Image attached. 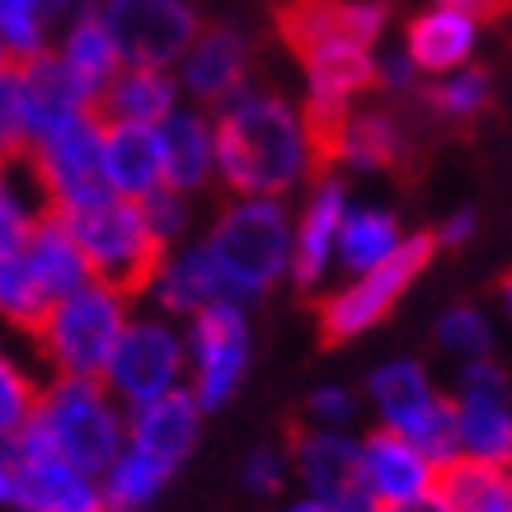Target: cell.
<instances>
[{"label": "cell", "instance_id": "6da1fadb", "mask_svg": "<svg viewBox=\"0 0 512 512\" xmlns=\"http://www.w3.org/2000/svg\"><path fill=\"white\" fill-rule=\"evenodd\" d=\"M212 165L240 198H278L315 170L306 123L278 94H231L212 127Z\"/></svg>", "mask_w": 512, "mask_h": 512}, {"label": "cell", "instance_id": "7a4b0ae2", "mask_svg": "<svg viewBox=\"0 0 512 512\" xmlns=\"http://www.w3.org/2000/svg\"><path fill=\"white\" fill-rule=\"evenodd\" d=\"M57 217L66 221V231L76 235L94 282L123 292L127 301L151 292V282H156L160 264H165V240L151 231L141 202L118 198V193H99V198H85L76 207H62Z\"/></svg>", "mask_w": 512, "mask_h": 512}, {"label": "cell", "instance_id": "3957f363", "mask_svg": "<svg viewBox=\"0 0 512 512\" xmlns=\"http://www.w3.org/2000/svg\"><path fill=\"white\" fill-rule=\"evenodd\" d=\"M29 423L52 447V456H62L66 466L85 475H104V466L127 442V423L109 386L90 376H57L52 390H38V409L29 414Z\"/></svg>", "mask_w": 512, "mask_h": 512}, {"label": "cell", "instance_id": "277c9868", "mask_svg": "<svg viewBox=\"0 0 512 512\" xmlns=\"http://www.w3.org/2000/svg\"><path fill=\"white\" fill-rule=\"evenodd\" d=\"M123 329H127V296L104 287V282H85V287L57 296L47 306L43 325L33 329V339H38L47 362L57 367V376H90V381H99Z\"/></svg>", "mask_w": 512, "mask_h": 512}, {"label": "cell", "instance_id": "5b68a950", "mask_svg": "<svg viewBox=\"0 0 512 512\" xmlns=\"http://www.w3.org/2000/svg\"><path fill=\"white\" fill-rule=\"evenodd\" d=\"M207 254L249 301L287 273L292 221L278 207V198H240L217 217L212 235H207Z\"/></svg>", "mask_w": 512, "mask_h": 512}, {"label": "cell", "instance_id": "8992f818", "mask_svg": "<svg viewBox=\"0 0 512 512\" xmlns=\"http://www.w3.org/2000/svg\"><path fill=\"white\" fill-rule=\"evenodd\" d=\"M433 249H437V235H409L376 268L357 273L353 287H343L329 301H320V339L329 348H339V343H353L357 334L381 325L395 311V301L409 292V282L428 268Z\"/></svg>", "mask_w": 512, "mask_h": 512}, {"label": "cell", "instance_id": "52a82bcc", "mask_svg": "<svg viewBox=\"0 0 512 512\" xmlns=\"http://www.w3.org/2000/svg\"><path fill=\"white\" fill-rule=\"evenodd\" d=\"M99 132H104L99 113H85L76 123H66V127H57V132H47V137L24 146L19 160H29L33 179L43 188V202L52 212L109 193L104 165H99Z\"/></svg>", "mask_w": 512, "mask_h": 512}, {"label": "cell", "instance_id": "ba28073f", "mask_svg": "<svg viewBox=\"0 0 512 512\" xmlns=\"http://www.w3.org/2000/svg\"><path fill=\"white\" fill-rule=\"evenodd\" d=\"M99 19L123 52V66H170L198 38L188 0H99Z\"/></svg>", "mask_w": 512, "mask_h": 512}, {"label": "cell", "instance_id": "9c48e42d", "mask_svg": "<svg viewBox=\"0 0 512 512\" xmlns=\"http://www.w3.org/2000/svg\"><path fill=\"white\" fill-rule=\"evenodd\" d=\"M179 372H184V339L170 325H160V320H137V325L127 320L99 381L118 400L141 404L179 386Z\"/></svg>", "mask_w": 512, "mask_h": 512}, {"label": "cell", "instance_id": "30bf717a", "mask_svg": "<svg viewBox=\"0 0 512 512\" xmlns=\"http://www.w3.org/2000/svg\"><path fill=\"white\" fill-rule=\"evenodd\" d=\"M188 353H193V400H198V409H217L221 400H231L249 362L245 311L231 301L193 311Z\"/></svg>", "mask_w": 512, "mask_h": 512}, {"label": "cell", "instance_id": "8fae6325", "mask_svg": "<svg viewBox=\"0 0 512 512\" xmlns=\"http://www.w3.org/2000/svg\"><path fill=\"white\" fill-rule=\"evenodd\" d=\"M273 29L292 57L311 52L325 38H357L372 47L386 29L381 0H273Z\"/></svg>", "mask_w": 512, "mask_h": 512}, {"label": "cell", "instance_id": "7c38bea8", "mask_svg": "<svg viewBox=\"0 0 512 512\" xmlns=\"http://www.w3.org/2000/svg\"><path fill=\"white\" fill-rule=\"evenodd\" d=\"M10 71H15L24 146L47 137V132H57V127H66V123H76L85 113H94V99L80 90V80L62 66V57L33 52V57H19Z\"/></svg>", "mask_w": 512, "mask_h": 512}, {"label": "cell", "instance_id": "4fadbf2b", "mask_svg": "<svg viewBox=\"0 0 512 512\" xmlns=\"http://www.w3.org/2000/svg\"><path fill=\"white\" fill-rule=\"evenodd\" d=\"M198 419L202 409L198 400L188 395V390H165L156 400H141L132 404V419H127V447L141 451V456H151L156 466L174 470L184 466V456L193 451L198 442Z\"/></svg>", "mask_w": 512, "mask_h": 512}, {"label": "cell", "instance_id": "5bb4252c", "mask_svg": "<svg viewBox=\"0 0 512 512\" xmlns=\"http://www.w3.org/2000/svg\"><path fill=\"white\" fill-rule=\"evenodd\" d=\"M19 512H109L94 475L66 466L62 456H15V498Z\"/></svg>", "mask_w": 512, "mask_h": 512}, {"label": "cell", "instance_id": "9a60e30c", "mask_svg": "<svg viewBox=\"0 0 512 512\" xmlns=\"http://www.w3.org/2000/svg\"><path fill=\"white\" fill-rule=\"evenodd\" d=\"M99 165H104V184L118 198H151L156 188H165L160 179V146H156V127L146 123H113L99 118Z\"/></svg>", "mask_w": 512, "mask_h": 512}, {"label": "cell", "instance_id": "2e32d148", "mask_svg": "<svg viewBox=\"0 0 512 512\" xmlns=\"http://www.w3.org/2000/svg\"><path fill=\"white\" fill-rule=\"evenodd\" d=\"M357 461H362V484L372 489L376 503L414 498L437 484V466L409 437L395 433V428H381V433L367 437V442L357 447Z\"/></svg>", "mask_w": 512, "mask_h": 512}, {"label": "cell", "instance_id": "e0dca14e", "mask_svg": "<svg viewBox=\"0 0 512 512\" xmlns=\"http://www.w3.org/2000/svg\"><path fill=\"white\" fill-rule=\"evenodd\" d=\"M414 137L400 113L386 109H348L339 137H334V165H357V170H409Z\"/></svg>", "mask_w": 512, "mask_h": 512}, {"label": "cell", "instance_id": "ac0fdd59", "mask_svg": "<svg viewBox=\"0 0 512 512\" xmlns=\"http://www.w3.org/2000/svg\"><path fill=\"white\" fill-rule=\"evenodd\" d=\"M292 456H296V475L311 489V498L320 503H339L353 489H362V461H357V447L348 437H339L334 428H292Z\"/></svg>", "mask_w": 512, "mask_h": 512}, {"label": "cell", "instance_id": "d6986e66", "mask_svg": "<svg viewBox=\"0 0 512 512\" xmlns=\"http://www.w3.org/2000/svg\"><path fill=\"white\" fill-rule=\"evenodd\" d=\"M24 259H29V273H33V282L43 287L47 301H57V296L94 282L90 264H85V254H80V245H76V235L66 231V221L57 217V212H47V207L29 221Z\"/></svg>", "mask_w": 512, "mask_h": 512}, {"label": "cell", "instance_id": "ffe728a7", "mask_svg": "<svg viewBox=\"0 0 512 512\" xmlns=\"http://www.w3.org/2000/svg\"><path fill=\"white\" fill-rule=\"evenodd\" d=\"M249 71V43L235 29H207L198 33L184 52V85L202 104H226L240 94Z\"/></svg>", "mask_w": 512, "mask_h": 512}, {"label": "cell", "instance_id": "44dd1931", "mask_svg": "<svg viewBox=\"0 0 512 512\" xmlns=\"http://www.w3.org/2000/svg\"><path fill=\"white\" fill-rule=\"evenodd\" d=\"M151 292L160 296V306L165 311H179V315H193L202 311V306H217V301H231V306H240L245 296H240V287H235L226 273H221V264L207 254V245L188 249V254H179V259H165L156 273V282H151Z\"/></svg>", "mask_w": 512, "mask_h": 512}, {"label": "cell", "instance_id": "7402d4cb", "mask_svg": "<svg viewBox=\"0 0 512 512\" xmlns=\"http://www.w3.org/2000/svg\"><path fill=\"white\" fill-rule=\"evenodd\" d=\"M156 146H160V179L170 193H193L207 184L212 174V127L198 113L170 109L156 123Z\"/></svg>", "mask_w": 512, "mask_h": 512}, {"label": "cell", "instance_id": "603a6c76", "mask_svg": "<svg viewBox=\"0 0 512 512\" xmlns=\"http://www.w3.org/2000/svg\"><path fill=\"white\" fill-rule=\"evenodd\" d=\"M343 212H348V207H343V188L334 184V179H320L311 207L301 212V226H296V235H292V259H287V268H292L296 287H315V282L325 278V264H329V254H334V235H339Z\"/></svg>", "mask_w": 512, "mask_h": 512}, {"label": "cell", "instance_id": "cb8c5ba5", "mask_svg": "<svg viewBox=\"0 0 512 512\" xmlns=\"http://www.w3.org/2000/svg\"><path fill=\"white\" fill-rule=\"evenodd\" d=\"M174 80L165 76V66H123L118 76L104 85L94 113L113 118V123H146L156 127L165 113L174 109Z\"/></svg>", "mask_w": 512, "mask_h": 512}, {"label": "cell", "instance_id": "d4e9b609", "mask_svg": "<svg viewBox=\"0 0 512 512\" xmlns=\"http://www.w3.org/2000/svg\"><path fill=\"white\" fill-rule=\"evenodd\" d=\"M475 52V19L461 15V10H447L437 5L428 15H419L409 24V62L414 71H428V76H447Z\"/></svg>", "mask_w": 512, "mask_h": 512}, {"label": "cell", "instance_id": "484cf974", "mask_svg": "<svg viewBox=\"0 0 512 512\" xmlns=\"http://www.w3.org/2000/svg\"><path fill=\"white\" fill-rule=\"evenodd\" d=\"M437 489L451 512H512V466L451 456L447 466H437Z\"/></svg>", "mask_w": 512, "mask_h": 512}, {"label": "cell", "instance_id": "4316f807", "mask_svg": "<svg viewBox=\"0 0 512 512\" xmlns=\"http://www.w3.org/2000/svg\"><path fill=\"white\" fill-rule=\"evenodd\" d=\"M57 57H62V66L80 80V90L90 94L94 104H99L104 85L123 71V52H118V43H113V33L104 29L99 10L80 15L76 24H71V33H66V43H62Z\"/></svg>", "mask_w": 512, "mask_h": 512}, {"label": "cell", "instance_id": "83f0119b", "mask_svg": "<svg viewBox=\"0 0 512 512\" xmlns=\"http://www.w3.org/2000/svg\"><path fill=\"white\" fill-rule=\"evenodd\" d=\"M367 395L381 409L386 428H395V433H409L428 414V404L437 400V390L428 386V372H423L419 362H386L367 381Z\"/></svg>", "mask_w": 512, "mask_h": 512}, {"label": "cell", "instance_id": "f1b7e54d", "mask_svg": "<svg viewBox=\"0 0 512 512\" xmlns=\"http://www.w3.org/2000/svg\"><path fill=\"white\" fill-rule=\"evenodd\" d=\"M165 480H170V470L156 466L151 456H141V451H132L123 442V451L104 466L99 494H104V508L109 512H141L160 489H165Z\"/></svg>", "mask_w": 512, "mask_h": 512}, {"label": "cell", "instance_id": "f546056e", "mask_svg": "<svg viewBox=\"0 0 512 512\" xmlns=\"http://www.w3.org/2000/svg\"><path fill=\"white\" fill-rule=\"evenodd\" d=\"M339 254L353 273H367L386 259L390 249L400 245V221L390 212H343L339 221Z\"/></svg>", "mask_w": 512, "mask_h": 512}, {"label": "cell", "instance_id": "4dcf8cb0", "mask_svg": "<svg viewBox=\"0 0 512 512\" xmlns=\"http://www.w3.org/2000/svg\"><path fill=\"white\" fill-rule=\"evenodd\" d=\"M428 104H433L437 118L466 123V118H475V113L489 104V76H484V71H461V76L433 85V90H428Z\"/></svg>", "mask_w": 512, "mask_h": 512}, {"label": "cell", "instance_id": "1f68e13d", "mask_svg": "<svg viewBox=\"0 0 512 512\" xmlns=\"http://www.w3.org/2000/svg\"><path fill=\"white\" fill-rule=\"evenodd\" d=\"M33 409H38V386L0 353V442H10L29 423Z\"/></svg>", "mask_w": 512, "mask_h": 512}, {"label": "cell", "instance_id": "d6a6232c", "mask_svg": "<svg viewBox=\"0 0 512 512\" xmlns=\"http://www.w3.org/2000/svg\"><path fill=\"white\" fill-rule=\"evenodd\" d=\"M0 43L10 47L15 62L43 52V15L33 0H0Z\"/></svg>", "mask_w": 512, "mask_h": 512}, {"label": "cell", "instance_id": "836d02e7", "mask_svg": "<svg viewBox=\"0 0 512 512\" xmlns=\"http://www.w3.org/2000/svg\"><path fill=\"white\" fill-rule=\"evenodd\" d=\"M437 339L461 357H484L489 343H494V334H489V320H484L475 306H456V311H447V320L437 325Z\"/></svg>", "mask_w": 512, "mask_h": 512}, {"label": "cell", "instance_id": "e575fe53", "mask_svg": "<svg viewBox=\"0 0 512 512\" xmlns=\"http://www.w3.org/2000/svg\"><path fill=\"white\" fill-rule=\"evenodd\" d=\"M311 419H320V428H343L357 419V404L348 390H315L311 395Z\"/></svg>", "mask_w": 512, "mask_h": 512}, {"label": "cell", "instance_id": "d590c367", "mask_svg": "<svg viewBox=\"0 0 512 512\" xmlns=\"http://www.w3.org/2000/svg\"><path fill=\"white\" fill-rule=\"evenodd\" d=\"M245 484L254 494H278L282 489V456L278 451H254L245 466Z\"/></svg>", "mask_w": 512, "mask_h": 512}, {"label": "cell", "instance_id": "8d00e7d4", "mask_svg": "<svg viewBox=\"0 0 512 512\" xmlns=\"http://www.w3.org/2000/svg\"><path fill=\"white\" fill-rule=\"evenodd\" d=\"M437 5H447V10H461V15H470L475 24L503 19V15L512 10V0H437Z\"/></svg>", "mask_w": 512, "mask_h": 512}, {"label": "cell", "instance_id": "74e56055", "mask_svg": "<svg viewBox=\"0 0 512 512\" xmlns=\"http://www.w3.org/2000/svg\"><path fill=\"white\" fill-rule=\"evenodd\" d=\"M376 512H451V503L442 498V489H423V494H414V498H395V503H381Z\"/></svg>", "mask_w": 512, "mask_h": 512}, {"label": "cell", "instance_id": "f35d334b", "mask_svg": "<svg viewBox=\"0 0 512 512\" xmlns=\"http://www.w3.org/2000/svg\"><path fill=\"white\" fill-rule=\"evenodd\" d=\"M376 80L390 85V90H404L414 80V62L409 57H390V62H376Z\"/></svg>", "mask_w": 512, "mask_h": 512}, {"label": "cell", "instance_id": "ab89813d", "mask_svg": "<svg viewBox=\"0 0 512 512\" xmlns=\"http://www.w3.org/2000/svg\"><path fill=\"white\" fill-rule=\"evenodd\" d=\"M470 226H475V217H470V212H456V217H451L447 226H442V235H437V245H461V240L470 235Z\"/></svg>", "mask_w": 512, "mask_h": 512}, {"label": "cell", "instance_id": "60d3db41", "mask_svg": "<svg viewBox=\"0 0 512 512\" xmlns=\"http://www.w3.org/2000/svg\"><path fill=\"white\" fill-rule=\"evenodd\" d=\"M15 498V451L0 442V503Z\"/></svg>", "mask_w": 512, "mask_h": 512}, {"label": "cell", "instance_id": "b9f144b4", "mask_svg": "<svg viewBox=\"0 0 512 512\" xmlns=\"http://www.w3.org/2000/svg\"><path fill=\"white\" fill-rule=\"evenodd\" d=\"M33 5H38V15H62V10H66V5H71V0H33Z\"/></svg>", "mask_w": 512, "mask_h": 512}, {"label": "cell", "instance_id": "7bdbcfd3", "mask_svg": "<svg viewBox=\"0 0 512 512\" xmlns=\"http://www.w3.org/2000/svg\"><path fill=\"white\" fill-rule=\"evenodd\" d=\"M292 512H334L329 503H320V498H306V503H296Z\"/></svg>", "mask_w": 512, "mask_h": 512}, {"label": "cell", "instance_id": "ee69618b", "mask_svg": "<svg viewBox=\"0 0 512 512\" xmlns=\"http://www.w3.org/2000/svg\"><path fill=\"white\" fill-rule=\"evenodd\" d=\"M498 292H503V306H508V315H512V273L498 282Z\"/></svg>", "mask_w": 512, "mask_h": 512}, {"label": "cell", "instance_id": "f6af8a7d", "mask_svg": "<svg viewBox=\"0 0 512 512\" xmlns=\"http://www.w3.org/2000/svg\"><path fill=\"white\" fill-rule=\"evenodd\" d=\"M5 193H10V184H5V160H0V202H5Z\"/></svg>", "mask_w": 512, "mask_h": 512}, {"label": "cell", "instance_id": "bcb514c9", "mask_svg": "<svg viewBox=\"0 0 512 512\" xmlns=\"http://www.w3.org/2000/svg\"><path fill=\"white\" fill-rule=\"evenodd\" d=\"M5 66H10V47L0 43V71H5Z\"/></svg>", "mask_w": 512, "mask_h": 512}, {"label": "cell", "instance_id": "7dc6e473", "mask_svg": "<svg viewBox=\"0 0 512 512\" xmlns=\"http://www.w3.org/2000/svg\"><path fill=\"white\" fill-rule=\"evenodd\" d=\"M0 160H5V156H0Z\"/></svg>", "mask_w": 512, "mask_h": 512}]
</instances>
